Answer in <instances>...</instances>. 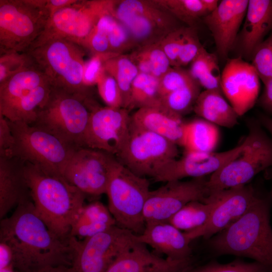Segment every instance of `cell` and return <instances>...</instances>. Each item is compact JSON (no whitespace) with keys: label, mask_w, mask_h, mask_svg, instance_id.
I'll return each mask as SVG.
<instances>
[{"label":"cell","mask_w":272,"mask_h":272,"mask_svg":"<svg viewBox=\"0 0 272 272\" xmlns=\"http://www.w3.org/2000/svg\"><path fill=\"white\" fill-rule=\"evenodd\" d=\"M0 241L12 249L17 271L72 265L71 239L64 241L49 229L37 214L32 199L20 203L10 217L1 220Z\"/></svg>","instance_id":"1"},{"label":"cell","mask_w":272,"mask_h":272,"mask_svg":"<svg viewBox=\"0 0 272 272\" xmlns=\"http://www.w3.org/2000/svg\"><path fill=\"white\" fill-rule=\"evenodd\" d=\"M24 169L37 214L54 234L69 241L72 226L86 195L62 175L28 163H25Z\"/></svg>","instance_id":"2"},{"label":"cell","mask_w":272,"mask_h":272,"mask_svg":"<svg viewBox=\"0 0 272 272\" xmlns=\"http://www.w3.org/2000/svg\"><path fill=\"white\" fill-rule=\"evenodd\" d=\"M270 200L259 194L248 210L209 242L218 254L251 258L272 272Z\"/></svg>","instance_id":"3"},{"label":"cell","mask_w":272,"mask_h":272,"mask_svg":"<svg viewBox=\"0 0 272 272\" xmlns=\"http://www.w3.org/2000/svg\"><path fill=\"white\" fill-rule=\"evenodd\" d=\"M97 105L91 98L52 87L48 100L31 125L53 134L76 148L85 147L90 114Z\"/></svg>","instance_id":"4"},{"label":"cell","mask_w":272,"mask_h":272,"mask_svg":"<svg viewBox=\"0 0 272 272\" xmlns=\"http://www.w3.org/2000/svg\"><path fill=\"white\" fill-rule=\"evenodd\" d=\"M85 50L74 42L58 38L27 52L53 88L91 98L90 88L84 84L83 80Z\"/></svg>","instance_id":"5"},{"label":"cell","mask_w":272,"mask_h":272,"mask_svg":"<svg viewBox=\"0 0 272 272\" xmlns=\"http://www.w3.org/2000/svg\"><path fill=\"white\" fill-rule=\"evenodd\" d=\"M150 191L147 178L136 175L115 157L105 193L117 226L136 235L143 233L146 226L144 210Z\"/></svg>","instance_id":"6"},{"label":"cell","mask_w":272,"mask_h":272,"mask_svg":"<svg viewBox=\"0 0 272 272\" xmlns=\"http://www.w3.org/2000/svg\"><path fill=\"white\" fill-rule=\"evenodd\" d=\"M248 133L244 150L234 159L211 175L207 186L209 194L246 184L262 171L272 167V139L257 119L246 122Z\"/></svg>","instance_id":"7"},{"label":"cell","mask_w":272,"mask_h":272,"mask_svg":"<svg viewBox=\"0 0 272 272\" xmlns=\"http://www.w3.org/2000/svg\"><path fill=\"white\" fill-rule=\"evenodd\" d=\"M52 87L34 62L0 84V116L32 124Z\"/></svg>","instance_id":"8"},{"label":"cell","mask_w":272,"mask_h":272,"mask_svg":"<svg viewBox=\"0 0 272 272\" xmlns=\"http://www.w3.org/2000/svg\"><path fill=\"white\" fill-rule=\"evenodd\" d=\"M46 0H0V53L27 52L50 17Z\"/></svg>","instance_id":"9"},{"label":"cell","mask_w":272,"mask_h":272,"mask_svg":"<svg viewBox=\"0 0 272 272\" xmlns=\"http://www.w3.org/2000/svg\"><path fill=\"white\" fill-rule=\"evenodd\" d=\"M8 121L14 138L13 156L62 175L69 160L78 149L42 129L22 121Z\"/></svg>","instance_id":"10"},{"label":"cell","mask_w":272,"mask_h":272,"mask_svg":"<svg viewBox=\"0 0 272 272\" xmlns=\"http://www.w3.org/2000/svg\"><path fill=\"white\" fill-rule=\"evenodd\" d=\"M111 11L127 29L137 48L160 41L183 26L154 1H112Z\"/></svg>","instance_id":"11"},{"label":"cell","mask_w":272,"mask_h":272,"mask_svg":"<svg viewBox=\"0 0 272 272\" xmlns=\"http://www.w3.org/2000/svg\"><path fill=\"white\" fill-rule=\"evenodd\" d=\"M179 154L178 146L157 134L131 125L128 140L115 157L136 175L154 179Z\"/></svg>","instance_id":"12"},{"label":"cell","mask_w":272,"mask_h":272,"mask_svg":"<svg viewBox=\"0 0 272 272\" xmlns=\"http://www.w3.org/2000/svg\"><path fill=\"white\" fill-rule=\"evenodd\" d=\"M71 241L72 272H106L118 255L137 241L136 234L117 225L82 240L71 236Z\"/></svg>","instance_id":"13"},{"label":"cell","mask_w":272,"mask_h":272,"mask_svg":"<svg viewBox=\"0 0 272 272\" xmlns=\"http://www.w3.org/2000/svg\"><path fill=\"white\" fill-rule=\"evenodd\" d=\"M110 3L111 0H77L58 10L50 17L43 31L28 51L58 38L71 41L82 46L100 16L109 8Z\"/></svg>","instance_id":"14"},{"label":"cell","mask_w":272,"mask_h":272,"mask_svg":"<svg viewBox=\"0 0 272 272\" xmlns=\"http://www.w3.org/2000/svg\"><path fill=\"white\" fill-rule=\"evenodd\" d=\"M207 180L206 177H202L186 181H170L151 190L144 210L146 224L168 222L189 202H205L209 195Z\"/></svg>","instance_id":"15"},{"label":"cell","mask_w":272,"mask_h":272,"mask_svg":"<svg viewBox=\"0 0 272 272\" xmlns=\"http://www.w3.org/2000/svg\"><path fill=\"white\" fill-rule=\"evenodd\" d=\"M131 115L124 108L94 107L86 132L85 147L117 156L126 145L130 133Z\"/></svg>","instance_id":"16"},{"label":"cell","mask_w":272,"mask_h":272,"mask_svg":"<svg viewBox=\"0 0 272 272\" xmlns=\"http://www.w3.org/2000/svg\"><path fill=\"white\" fill-rule=\"evenodd\" d=\"M115 156L87 147L76 150L62 173L63 177L86 195L105 193Z\"/></svg>","instance_id":"17"},{"label":"cell","mask_w":272,"mask_h":272,"mask_svg":"<svg viewBox=\"0 0 272 272\" xmlns=\"http://www.w3.org/2000/svg\"><path fill=\"white\" fill-rule=\"evenodd\" d=\"M260 194L248 183L211 193L215 206L202 226L184 232L189 241L202 237L209 239L224 230L243 215Z\"/></svg>","instance_id":"18"},{"label":"cell","mask_w":272,"mask_h":272,"mask_svg":"<svg viewBox=\"0 0 272 272\" xmlns=\"http://www.w3.org/2000/svg\"><path fill=\"white\" fill-rule=\"evenodd\" d=\"M260 78L251 63L240 56L228 59L222 72L221 89L239 116L257 100Z\"/></svg>","instance_id":"19"},{"label":"cell","mask_w":272,"mask_h":272,"mask_svg":"<svg viewBox=\"0 0 272 272\" xmlns=\"http://www.w3.org/2000/svg\"><path fill=\"white\" fill-rule=\"evenodd\" d=\"M247 141L245 137L235 147L221 152H184L180 158L170 162L154 180L166 182L211 175L236 157L245 148Z\"/></svg>","instance_id":"20"},{"label":"cell","mask_w":272,"mask_h":272,"mask_svg":"<svg viewBox=\"0 0 272 272\" xmlns=\"http://www.w3.org/2000/svg\"><path fill=\"white\" fill-rule=\"evenodd\" d=\"M248 0H223L202 20L212 33L217 52L226 59L233 48L246 13Z\"/></svg>","instance_id":"21"},{"label":"cell","mask_w":272,"mask_h":272,"mask_svg":"<svg viewBox=\"0 0 272 272\" xmlns=\"http://www.w3.org/2000/svg\"><path fill=\"white\" fill-rule=\"evenodd\" d=\"M192 263L191 257L179 260L162 258L137 241L118 255L106 272H188Z\"/></svg>","instance_id":"22"},{"label":"cell","mask_w":272,"mask_h":272,"mask_svg":"<svg viewBox=\"0 0 272 272\" xmlns=\"http://www.w3.org/2000/svg\"><path fill=\"white\" fill-rule=\"evenodd\" d=\"M244 19L234 46L239 56L251 60L256 48L272 30V1H248Z\"/></svg>","instance_id":"23"},{"label":"cell","mask_w":272,"mask_h":272,"mask_svg":"<svg viewBox=\"0 0 272 272\" xmlns=\"http://www.w3.org/2000/svg\"><path fill=\"white\" fill-rule=\"evenodd\" d=\"M25 163L15 157L0 156V218L31 199L25 175Z\"/></svg>","instance_id":"24"},{"label":"cell","mask_w":272,"mask_h":272,"mask_svg":"<svg viewBox=\"0 0 272 272\" xmlns=\"http://www.w3.org/2000/svg\"><path fill=\"white\" fill-rule=\"evenodd\" d=\"M136 239L170 259L179 260L191 257L190 241L184 232L168 222L146 224L143 233L137 235Z\"/></svg>","instance_id":"25"},{"label":"cell","mask_w":272,"mask_h":272,"mask_svg":"<svg viewBox=\"0 0 272 272\" xmlns=\"http://www.w3.org/2000/svg\"><path fill=\"white\" fill-rule=\"evenodd\" d=\"M184 122L162 106L146 107L131 115V125L161 135L180 146Z\"/></svg>","instance_id":"26"},{"label":"cell","mask_w":272,"mask_h":272,"mask_svg":"<svg viewBox=\"0 0 272 272\" xmlns=\"http://www.w3.org/2000/svg\"><path fill=\"white\" fill-rule=\"evenodd\" d=\"M193 111L200 118L216 125L232 128L238 123L239 116L220 90L201 91Z\"/></svg>","instance_id":"27"},{"label":"cell","mask_w":272,"mask_h":272,"mask_svg":"<svg viewBox=\"0 0 272 272\" xmlns=\"http://www.w3.org/2000/svg\"><path fill=\"white\" fill-rule=\"evenodd\" d=\"M116 225L108 208L99 201L84 205L72 226L71 236L82 240Z\"/></svg>","instance_id":"28"},{"label":"cell","mask_w":272,"mask_h":272,"mask_svg":"<svg viewBox=\"0 0 272 272\" xmlns=\"http://www.w3.org/2000/svg\"><path fill=\"white\" fill-rule=\"evenodd\" d=\"M217 126L202 118L185 122L180 146L184 152L209 153L213 152L219 140Z\"/></svg>","instance_id":"29"},{"label":"cell","mask_w":272,"mask_h":272,"mask_svg":"<svg viewBox=\"0 0 272 272\" xmlns=\"http://www.w3.org/2000/svg\"><path fill=\"white\" fill-rule=\"evenodd\" d=\"M129 55L139 73L149 74L159 79L172 67L160 41L138 47Z\"/></svg>","instance_id":"30"},{"label":"cell","mask_w":272,"mask_h":272,"mask_svg":"<svg viewBox=\"0 0 272 272\" xmlns=\"http://www.w3.org/2000/svg\"><path fill=\"white\" fill-rule=\"evenodd\" d=\"M192 78L207 90H220L221 76L217 56L203 46L188 70Z\"/></svg>","instance_id":"31"},{"label":"cell","mask_w":272,"mask_h":272,"mask_svg":"<svg viewBox=\"0 0 272 272\" xmlns=\"http://www.w3.org/2000/svg\"><path fill=\"white\" fill-rule=\"evenodd\" d=\"M214 206L215 201L211 195L205 202H189L174 214L168 222L184 232L195 230L208 222Z\"/></svg>","instance_id":"32"},{"label":"cell","mask_w":272,"mask_h":272,"mask_svg":"<svg viewBox=\"0 0 272 272\" xmlns=\"http://www.w3.org/2000/svg\"><path fill=\"white\" fill-rule=\"evenodd\" d=\"M106 72L116 80L123 100V108L128 110L132 83L139 74L138 68L129 54H118L107 60L104 64Z\"/></svg>","instance_id":"33"},{"label":"cell","mask_w":272,"mask_h":272,"mask_svg":"<svg viewBox=\"0 0 272 272\" xmlns=\"http://www.w3.org/2000/svg\"><path fill=\"white\" fill-rule=\"evenodd\" d=\"M157 106H162L159 79L149 74L139 73L131 86L128 110Z\"/></svg>","instance_id":"34"},{"label":"cell","mask_w":272,"mask_h":272,"mask_svg":"<svg viewBox=\"0 0 272 272\" xmlns=\"http://www.w3.org/2000/svg\"><path fill=\"white\" fill-rule=\"evenodd\" d=\"M201 88L197 82L193 80L185 86L162 97V106L182 117L193 110L201 92Z\"/></svg>","instance_id":"35"},{"label":"cell","mask_w":272,"mask_h":272,"mask_svg":"<svg viewBox=\"0 0 272 272\" xmlns=\"http://www.w3.org/2000/svg\"><path fill=\"white\" fill-rule=\"evenodd\" d=\"M181 22L195 27L200 19L209 14L202 0H154Z\"/></svg>","instance_id":"36"},{"label":"cell","mask_w":272,"mask_h":272,"mask_svg":"<svg viewBox=\"0 0 272 272\" xmlns=\"http://www.w3.org/2000/svg\"><path fill=\"white\" fill-rule=\"evenodd\" d=\"M251 60V64L264 84L272 79V30L256 48Z\"/></svg>","instance_id":"37"},{"label":"cell","mask_w":272,"mask_h":272,"mask_svg":"<svg viewBox=\"0 0 272 272\" xmlns=\"http://www.w3.org/2000/svg\"><path fill=\"white\" fill-rule=\"evenodd\" d=\"M33 63L27 52L0 53V84Z\"/></svg>","instance_id":"38"},{"label":"cell","mask_w":272,"mask_h":272,"mask_svg":"<svg viewBox=\"0 0 272 272\" xmlns=\"http://www.w3.org/2000/svg\"><path fill=\"white\" fill-rule=\"evenodd\" d=\"M188 272H269L262 264L254 261L246 262L237 259L230 263L222 264L211 262L205 265L192 267Z\"/></svg>","instance_id":"39"},{"label":"cell","mask_w":272,"mask_h":272,"mask_svg":"<svg viewBox=\"0 0 272 272\" xmlns=\"http://www.w3.org/2000/svg\"><path fill=\"white\" fill-rule=\"evenodd\" d=\"M107 35L110 51L112 53L122 54L137 48L127 29L118 20L108 31Z\"/></svg>","instance_id":"40"},{"label":"cell","mask_w":272,"mask_h":272,"mask_svg":"<svg viewBox=\"0 0 272 272\" xmlns=\"http://www.w3.org/2000/svg\"><path fill=\"white\" fill-rule=\"evenodd\" d=\"M194 80L188 70L181 67H171L159 79V92L163 97Z\"/></svg>","instance_id":"41"},{"label":"cell","mask_w":272,"mask_h":272,"mask_svg":"<svg viewBox=\"0 0 272 272\" xmlns=\"http://www.w3.org/2000/svg\"><path fill=\"white\" fill-rule=\"evenodd\" d=\"M99 96L107 106L123 108L120 90L115 79L105 70L97 84Z\"/></svg>","instance_id":"42"},{"label":"cell","mask_w":272,"mask_h":272,"mask_svg":"<svg viewBox=\"0 0 272 272\" xmlns=\"http://www.w3.org/2000/svg\"><path fill=\"white\" fill-rule=\"evenodd\" d=\"M203 46L197 35L195 27H185L182 45L177 60V67L191 63L197 56Z\"/></svg>","instance_id":"43"},{"label":"cell","mask_w":272,"mask_h":272,"mask_svg":"<svg viewBox=\"0 0 272 272\" xmlns=\"http://www.w3.org/2000/svg\"><path fill=\"white\" fill-rule=\"evenodd\" d=\"M116 55L118 54L112 52L95 54L85 61L83 77L84 84L90 88L97 85L105 71V61Z\"/></svg>","instance_id":"44"},{"label":"cell","mask_w":272,"mask_h":272,"mask_svg":"<svg viewBox=\"0 0 272 272\" xmlns=\"http://www.w3.org/2000/svg\"><path fill=\"white\" fill-rule=\"evenodd\" d=\"M185 29V26L176 29L168 34L160 41L161 46L172 67H177V60Z\"/></svg>","instance_id":"45"},{"label":"cell","mask_w":272,"mask_h":272,"mask_svg":"<svg viewBox=\"0 0 272 272\" xmlns=\"http://www.w3.org/2000/svg\"><path fill=\"white\" fill-rule=\"evenodd\" d=\"M82 47L93 54L111 52L107 34L95 26L84 41Z\"/></svg>","instance_id":"46"},{"label":"cell","mask_w":272,"mask_h":272,"mask_svg":"<svg viewBox=\"0 0 272 272\" xmlns=\"http://www.w3.org/2000/svg\"><path fill=\"white\" fill-rule=\"evenodd\" d=\"M14 138L9 121L0 116V156L12 157Z\"/></svg>","instance_id":"47"},{"label":"cell","mask_w":272,"mask_h":272,"mask_svg":"<svg viewBox=\"0 0 272 272\" xmlns=\"http://www.w3.org/2000/svg\"><path fill=\"white\" fill-rule=\"evenodd\" d=\"M262 95L259 97V105L268 114L272 115V79L264 84Z\"/></svg>","instance_id":"48"},{"label":"cell","mask_w":272,"mask_h":272,"mask_svg":"<svg viewBox=\"0 0 272 272\" xmlns=\"http://www.w3.org/2000/svg\"><path fill=\"white\" fill-rule=\"evenodd\" d=\"M13 261L12 249L7 243L0 241V268L13 264Z\"/></svg>","instance_id":"49"},{"label":"cell","mask_w":272,"mask_h":272,"mask_svg":"<svg viewBox=\"0 0 272 272\" xmlns=\"http://www.w3.org/2000/svg\"><path fill=\"white\" fill-rule=\"evenodd\" d=\"M77 1V0H46V7L50 17L58 10L69 6Z\"/></svg>","instance_id":"50"},{"label":"cell","mask_w":272,"mask_h":272,"mask_svg":"<svg viewBox=\"0 0 272 272\" xmlns=\"http://www.w3.org/2000/svg\"><path fill=\"white\" fill-rule=\"evenodd\" d=\"M17 272H72L71 266L66 265L47 266L35 269Z\"/></svg>","instance_id":"51"},{"label":"cell","mask_w":272,"mask_h":272,"mask_svg":"<svg viewBox=\"0 0 272 272\" xmlns=\"http://www.w3.org/2000/svg\"><path fill=\"white\" fill-rule=\"evenodd\" d=\"M256 119L261 125L269 133L272 139V117L268 115L260 113Z\"/></svg>","instance_id":"52"},{"label":"cell","mask_w":272,"mask_h":272,"mask_svg":"<svg viewBox=\"0 0 272 272\" xmlns=\"http://www.w3.org/2000/svg\"><path fill=\"white\" fill-rule=\"evenodd\" d=\"M202 2L209 14L217 9L220 3L217 0H202Z\"/></svg>","instance_id":"53"},{"label":"cell","mask_w":272,"mask_h":272,"mask_svg":"<svg viewBox=\"0 0 272 272\" xmlns=\"http://www.w3.org/2000/svg\"><path fill=\"white\" fill-rule=\"evenodd\" d=\"M264 176L267 179H270L272 182V167L267 169L264 171ZM270 196L272 199V187L270 193Z\"/></svg>","instance_id":"54"},{"label":"cell","mask_w":272,"mask_h":272,"mask_svg":"<svg viewBox=\"0 0 272 272\" xmlns=\"http://www.w3.org/2000/svg\"><path fill=\"white\" fill-rule=\"evenodd\" d=\"M0 272H17L13 264H11L8 266L0 268Z\"/></svg>","instance_id":"55"}]
</instances>
